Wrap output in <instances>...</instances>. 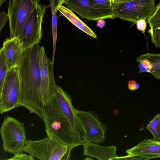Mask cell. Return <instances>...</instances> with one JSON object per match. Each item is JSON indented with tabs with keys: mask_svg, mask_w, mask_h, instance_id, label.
<instances>
[{
	"mask_svg": "<svg viewBox=\"0 0 160 160\" xmlns=\"http://www.w3.org/2000/svg\"><path fill=\"white\" fill-rule=\"evenodd\" d=\"M42 120L47 137L51 139L74 148L86 142L85 131L71 97L58 85L52 98L44 108Z\"/></svg>",
	"mask_w": 160,
	"mask_h": 160,
	"instance_id": "obj_1",
	"label": "cell"
},
{
	"mask_svg": "<svg viewBox=\"0 0 160 160\" xmlns=\"http://www.w3.org/2000/svg\"><path fill=\"white\" fill-rule=\"evenodd\" d=\"M39 43L25 49L22 59L17 68L20 91L16 108L23 106L42 120L46 105L41 85L39 60Z\"/></svg>",
	"mask_w": 160,
	"mask_h": 160,
	"instance_id": "obj_2",
	"label": "cell"
},
{
	"mask_svg": "<svg viewBox=\"0 0 160 160\" xmlns=\"http://www.w3.org/2000/svg\"><path fill=\"white\" fill-rule=\"evenodd\" d=\"M74 148L47 137L40 140H26L23 152L41 160H68Z\"/></svg>",
	"mask_w": 160,
	"mask_h": 160,
	"instance_id": "obj_3",
	"label": "cell"
},
{
	"mask_svg": "<svg viewBox=\"0 0 160 160\" xmlns=\"http://www.w3.org/2000/svg\"><path fill=\"white\" fill-rule=\"evenodd\" d=\"M0 132L4 151L14 154L23 152L26 141L23 123L7 117L2 124Z\"/></svg>",
	"mask_w": 160,
	"mask_h": 160,
	"instance_id": "obj_4",
	"label": "cell"
},
{
	"mask_svg": "<svg viewBox=\"0 0 160 160\" xmlns=\"http://www.w3.org/2000/svg\"><path fill=\"white\" fill-rule=\"evenodd\" d=\"M156 0H133L118 5H114L115 18L136 23L140 19L146 20L155 12Z\"/></svg>",
	"mask_w": 160,
	"mask_h": 160,
	"instance_id": "obj_5",
	"label": "cell"
},
{
	"mask_svg": "<svg viewBox=\"0 0 160 160\" xmlns=\"http://www.w3.org/2000/svg\"><path fill=\"white\" fill-rule=\"evenodd\" d=\"M40 0H9L8 8L10 38L18 37Z\"/></svg>",
	"mask_w": 160,
	"mask_h": 160,
	"instance_id": "obj_6",
	"label": "cell"
},
{
	"mask_svg": "<svg viewBox=\"0 0 160 160\" xmlns=\"http://www.w3.org/2000/svg\"><path fill=\"white\" fill-rule=\"evenodd\" d=\"M49 6L39 3L24 25L18 37L24 50L40 42L43 33L42 21L46 9Z\"/></svg>",
	"mask_w": 160,
	"mask_h": 160,
	"instance_id": "obj_7",
	"label": "cell"
},
{
	"mask_svg": "<svg viewBox=\"0 0 160 160\" xmlns=\"http://www.w3.org/2000/svg\"><path fill=\"white\" fill-rule=\"evenodd\" d=\"M20 86L17 68L8 71L0 97L1 114L16 108L19 98Z\"/></svg>",
	"mask_w": 160,
	"mask_h": 160,
	"instance_id": "obj_8",
	"label": "cell"
},
{
	"mask_svg": "<svg viewBox=\"0 0 160 160\" xmlns=\"http://www.w3.org/2000/svg\"><path fill=\"white\" fill-rule=\"evenodd\" d=\"M76 112L85 131L86 141L96 143L104 142L107 129L98 115L92 111L76 109Z\"/></svg>",
	"mask_w": 160,
	"mask_h": 160,
	"instance_id": "obj_9",
	"label": "cell"
},
{
	"mask_svg": "<svg viewBox=\"0 0 160 160\" xmlns=\"http://www.w3.org/2000/svg\"><path fill=\"white\" fill-rule=\"evenodd\" d=\"M39 60L41 88L43 98L47 104L54 95L56 84L54 76V63L47 57L43 46L39 48Z\"/></svg>",
	"mask_w": 160,
	"mask_h": 160,
	"instance_id": "obj_10",
	"label": "cell"
},
{
	"mask_svg": "<svg viewBox=\"0 0 160 160\" xmlns=\"http://www.w3.org/2000/svg\"><path fill=\"white\" fill-rule=\"evenodd\" d=\"M65 4L82 18L93 21L108 19L99 6L91 0H68Z\"/></svg>",
	"mask_w": 160,
	"mask_h": 160,
	"instance_id": "obj_11",
	"label": "cell"
},
{
	"mask_svg": "<svg viewBox=\"0 0 160 160\" xmlns=\"http://www.w3.org/2000/svg\"><path fill=\"white\" fill-rule=\"evenodd\" d=\"M2 47L8 70L17 68L22 59L25 50L18 37L6 39Z\"/></svg>",
	"mask_w": 160,
	"mask_h": 160,
	"instance_id": "obj_12",
	"label": "cell"
},
{
	"mask_svg": "<svg viewBox=\"0 0 160 160\" xmlns=\"http://www.w3.org/2000/svg\"><path fill=\"white\" fill-rule=\"evenodd\" d=\"M128 154L139 156L149 160L160 157V141L152 139H145L136 146L127 149Z\"/></svg>",
	"mask_w": 160,
	"mask_h": 160,
	"instance_id": "obj_13",
	"label": "cell"
},
{
	"mask_svg": "<svg viewBox=\"0 0 160 160\" xmlns=\"http://www.w3.org/2000/svg\"><path fill=\"white\" fill-rule=\"evenodd\" d=\"M83 154L100 160H110L116 157V147L104 146L87 141L83 145Z\"/></svg>",
	"mask_w": 160,
	"mask_h": 160,
	"instance_id": "obj_14",
	"label": "cell"
},
{
	"mask_svg": "<svg viewBox=\"0 0 160 160\" xmlns=\"http://www.w3.org/2000/svg\"><path fill=\"white\" fill-rule=\"evenodd\" d=\"M146 68L147 72L151 73L157 79L160 78L159 54L144 53L136 59Z\"/></svg>",
	"mask_w": 160,
	"mask_h": 160,
	"instance_id": "obj_15",
	"label": "cell"
},
{
	"mask_svg": "<svg viewBox=\"0 0 160 160\" xmlns=\"http://www.w3.org/2000/svg\"><path fill=\"white\" fill-rule=\"evenodd\" d=\"M57 9L60 12L59 16L66 17L80 30L94 38H97V35L94 32L70 9L62 5L59 6Z\"/></svg>",
	"mask_w": 160,
	"mask_h": 160,
	"instance_id": "obj_16",
	"label": "cell"
},
{
	"mask_svg": "<svg viewBox=\"0 0 160 160\" xmlns=\"http://www.w3.org/2000/svg\"><path fill=\"white\" fill-rule=\"evenodd\" d=\"M150 28L149 31L151 40L155 45L160 48V2L156 6L155 11L152 15L148 18Z\"/></svg>",
	"mask_w": 160,
	"mask_h": 160,
	"instance_id": "obj_17",
	"label": "cell"
},
{
	"mask_svg": "<svg viewBox=\"0 0 160 160\" xmlns=\"http://www.w3.org/2000/svg\"><path fill=\"white\" fill-rule=\"evenodd\" d=\"M50 6L52 12V28L53 38V53L52 62H54V56L56 49V44L57 37V22L58 17L55 10V6L53 0H49Z\"/></svg>",
	"mask_w": 160,
	"mask_h": 160,
	"instance_id": "obj_18",
	"label": "cell"
},
{
	"mask_svg": "<svg viewBox=\"0 0 160 160\" xmlns=\"http://www.w3.org/2000/svg\"><path fill=\"white\" fill-rule=\"evenodd\" d=\"M152 134L153 139L160 140V114H157L146 127Z\"/></svg>",
	"mask_w": 160,
	"mask_h": 160,
	"instance_id": "obj_19",
	"label": "cell"
},
{
	"mask_svg": "<svg viewBox=\"0 0 160 160\" xmlns=\"http://www.w3.org/2000/svg\"><path fill=\"white\" fill-rule=\"evenodd\" d=\"M8 71L4 50L2 47L0 48V97Z\"/></svg>",
	"mask_w": 160,
	"mask_h": 160,
	"instance_id": "obj_20",
	"label": "cell"
},
{
	"mask_svg": "<svg viewBox=\"0 0 160 160\" xmlns=\"http://www.w3.org/2000/svg\"><path fill=\"white\" fill-rule=\"evenodd\" d=\"M34 157L30 155H27L22 152L17 153L11 158L7 159L9 160H34Z\"/></svg>",
	"mask_w": 160,
	"mask_h": 160,
	"instance_id": "obj_21",
	"label": "cell"
},
{
	"mask_svg": "<svg viewBox=\"0 0 160 160\" xmlns=\"http://www.w3.org/2000/svg\"><path fill=\"white\" fill-rule=\"evenodd\" d=\"M8 20L7 13L2 11L0 12V34L1 32Z\"/></svg>",
	"mask_w": 160,
	"mask_h": 160,
	"instance_id": "obj_22",
	"label": "cell"
},
{
	"mask_svg": "<svg viewBox=\"0 0 160 160\" xmlns=\"http://www.w3.org/2000/svg\"><path fill=\"white\" fill-rule=\"evenodd\" d=\"M113 160H145L143 158L137 156H134L128 154V155L122 156L119 157L117 156L114 158Z\"/></svg>",
	"mask_w": 160,
	"mask_h": 160,
	"instance_id": "obj_23",
	"label": "cell"
},
{
	"mask_svg": "<svg viewBox=\"0 0 160 160\" xmlns=\"http://www.w3.org/2000/svg\"><path fill=\"white\" fill-rule=\"evenodd\" d=\"M146 20L140 19L136 22L137 27L138 30L141 31L144 33L146 29L147 23Z\"/></svg>",
	"mask_w": 160,
	"mask_h": 160,
	"instance_id": "obj_24",
	"label": "cell"
},
{
	"mask_svg": "<svg viewBox=\"0 0 160 160\" xmlns=\"http://www.w3.org/2000/svg\"><path fill=\"white\" fill-rule=\"evenodd\" d=\"M128 86L129 89L131 91L136 90L139 87V85L133 80H131L128 82Z\"/></svg>",
	"mask_w": 160,
	"mask_h": 160,
	"instance_id": "obj_25",
	"label": "cell"
},
{
	"mask_svg": "<svg viewBox=\"0 0 160 160\" xmlns=\"http://www.w3.org/2000/svg\"><path fill=\"white\" fill-rule=\"evenodd\" d=\"M55 6V10L57 13L58 10V8L63 4H65L68 0H53Z\"/></svg>",
	"mask_w": 160,
	"mask_h": 160,
	"instance_id": "obj_26",
	"label": "cell"
},
{
	"mask_svg": "<svg viewBox=\"0 0 160 160\" xmlns=\"http://www.w3.org/2000/svg\"><path fill=\"white\" fill-rule=\"evenodd\" d=\"M104 19H99L97 21L96 26L100 28H103L105 25V21Z\"/></svg>",
	"mask_w": 160,
	"mask_h": 160,
	"instance_id": "obj_27",
	"label": "cell"
},
{
	"mask_svg": "<svg viewBox=\"0 0 160 160\" xmlns=\"http://www.w3.org/2000/svg\"><path fill=\"white\" fill-rule=\"evenodd\" d=\"M133 0H113L112 2L115 5H118L122 3Z\"/></svg>",
	"mask_w": 160,
	"mask_h": 160,
	"instance_id": "obj_28",
	"label": "cell"
},
{
	"mask_svg": "<svg viewBox=\"0 0 160 160\" xmlns=\"http://www.w3.org/2000/svg\"><path fill=\"white\" fill-rule=\"evenodd\" d=\"M139 68V71L138 73L147 72L146 68L140 62H139L138 65Z\"/></svg>",
	"mask_w": 160,
	"mask_h": 160,
	"instance_id": "obj_29",
	"label": "cell"
},
{
	"mask_svg": "<svg viewBox=\"0 0 160 160\" xmlns=\"http://www.w3.org/2000/svg\"><path fill=\"white\" fill-rule=\"evenodd\" d=\"M7 0H0V8L2 4L6 1Z\"/></svg>",
	"mask_w": 160,
	"mask_h": 160,
	"instance_id": "obj_30",
	"label": "cell"
},
{
	"mask_svg": "<svg viewBox=\"0 0 160 160\" xmlns=\"http://www.w3.org/2000/svg\"><path fill=\"white\" fill-rule=\"evenodd\" d=\"M109 0L110 1L112 2V1L113 0Z\"/></svg>",
	"mask_w": 160,
	"mask_h": 160,
	"instance_id": "obj_31",
	"label": "cell"
}]
</instances>
